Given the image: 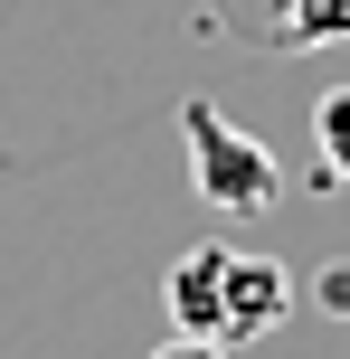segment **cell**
<instances>
[{"mask_svg": "<svg viewBox=\"0 0 350 359\" xmlns=\"http://www.w3.org/2000/svg\"><path fill=\"white\" fill-rule=\"evenodd\" d=\"M180 142H189V170H199V198L227 217H265L284 198V170L256 133H237L218 104H180Z\"/></svg>", "mask_w": 350, "mask_h": 359, "instance_id": "1", "label": "cell"}, {"mask_svg": "<svg viewBox=\"0 0 350 359\" xmlns=\"http://www.w3.org/2000/svg\"><path fill=\"white\" fill-rule=\"evenodd\" d=\"M218 29L265 57H294L322 38H350V0H218Z\"/></svg>", "mask_w": 350, "mask_h": 359, "instance_id": "2", "label": "cell"}, {"mask_svg": "<svg viewBox=\"0 0 350 359\" xmlns=\"http://www.w3.org/2000/svg\"><path fill=\"white\" fill-rule=\"evenodd\" d=\"M284 303H294V274H284L275 255L227 246V322H218V341L227 350H237V341H265V331L284 322Z\"/></svg>", "mask_w": 350, "mask_h": 359, "instance_id": "3", "label": "cell"}, {"mask_svg": "<svg viewBox=\"0 0 350 359\" xmlns=\"http://www.w3.org/2000/svg\"><path fill=\"white\" fill-rule=\"evenodd\" d=\"M161 303H170V331L218 341V322H227V246H189L180 265H170ZM218 350H227V341H218Z\"/></svg>", "mask_w": 350, "mask_h": 359, "instance_id": "4", "label": "cell"}, {"mask_svg": "<svg viewBox=\"0 0 350 359\" xmlns=\"http://www.w3.org/2000/svg\"><path fill=\"white\" fill-rule=\"evenodd\" d=\"M313 142H322V161H332V180H350V86H332L313 104Z\"/></svg>", "mask_w": 350, "mask_h": 359, "instance_id": "5", "label": "cell"}, {"mask_svg": "<svg viewBox=\"0 0 350 359\" xmlns=\"http://www.w3.org/2000/svg\"><path fill=\"white\" fill-rule=\"evenodd\" d=\"M152 359H227V350H218V341H199V331H170Z\"/></svg>", "mask_w": 350, "mask_h": 359, "instance_id": "6", "label": "cell"}, {"mask_svg": "<svg viewBox=\"0 0 350 359\" xmlns=\"http://www.w3.org/2000/svg\"><path fill=\"white\" fill-rule=\"evenodd\" d=\"M322 312H350V265H332V274H322Z\"/></svg>", "mask_w": 350, "mask_h": 359, "instance_id": "7", "label": "cell"}]
</instances>
